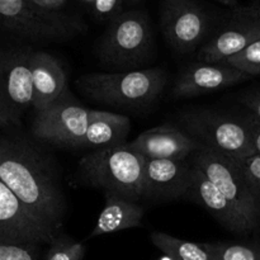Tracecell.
Returning a JSON list of instances; mask_svg holds the SVG:
<instances>
[{
    "label": "cell",
    "mask_w": 260,
    "mask_h": 260,
    "mask_svg": "<svg viewBox=\"0 0 260 260\" xmlns=\"http://www.w3.org/2000/svg\"><path fill=\"white\" fill-rule=\"evenodd\" d=\"M128 146L145 159H189L203 145L185 134L179 127L164 124L140 134Z\"/></svg>",
    "instance_id": "cell-15"
},
{
    "label": "cell",
    "mask_w": 260,
    "mask_h": 260,
    "mask_svg": "<svg viewBox=\"0 0 260 260\" xmlns=\"http://www.w3.org/2000/svg\"><path fill=\"white\" fill-rule=\"evenodd\" d=\"M190 170L189 159H146L144 197L162 201L185 198Z\"/></svg>",
    "instance_id": "cell-16"
},
{
    "label": "cell",
    "mask_w": 260,
    "mask_h": 260,
    "mask_svg": "<svg viewBox=\"0 0 260 260\" xmlns=\"http://www.w3.org/2000/svg\"><path fill=\"white\" fill-rule=\"evenodd\" d=\"M81 2L85 3V4H90L91 7H93V4H94V2H95V0H81Z\"/></svg>",
    "instance_id": "cell-32"
},
{
    "label": "cell",
    "mask_w": 260,
    "mask_h": 260,
    "mask_svg": "<svg viewBox=\"0 0 260 260\" xmlns=\"http://www.w3.org/2000/svg\"><path fill=\"white\" fill-rule=\"evenodd\" d=\"M58 234L60 230L33 215L0 180V243L45 245Z\"/></svg>",
    "instance_id": "cell-11"
},
{
    "label": "cell",
    "mask_w": 260,
    "mask_h": 260,
    "mask_svg": "<svg viewBox=\"0 0 260 260\" xmlns=\"http://www.w3.org/2000/svg\"><path fill=\"white\" fill-rule=\"evenodd\" d=\"M226 63L251 78L260 75V38L226 61Z\"/></svg>",
    "instance_id": "cell-23"
},
{
    "label": "cell",
    "mask_w": 260,
    "mask_h": 260,
    "mask_svg": "<svg viewBox=\"0 0 260 260\" xmlns=\"http://www.w3.org/2000/svg\"><path fill=\"white\" fill-rule=\"evenodd\" d=\"M179 128L212 151L234 160L255 155L245 119L210 109H192L179 116Z\"/></svg>",
    "instance_id": "cell-4"
},
{
    "label": "cell",
    "mask_w": 260,
    "mask_h": 260,
    "mask_svg": "<svg viewBox=\"0 0 260 260\" xmlns=\"http://www.w3.org/2000/svg\"><path fill=\"white\" fill-rule=\"evenodd\" d=\"M220 4L228 5V7H238V0H216Z\"/></svg>",
    "instance_id": "cell-31"
},
{
    "label": "cell",
    "mask_w": 260,
    "mask_h": 260,
    "mask_svg": "<svg viewBox=\"0 0 260 260\" xmlns=\"http://www.w3.org/2000/svg\"><path fill=\"white\" fill-rule=\"evenodd\" d=\"M104 196L106 203L89 238L119 233L142 225L145 212L141 206L135 201L113 193H104Z\"/></svg>",
    "instance_id": "cell-18"
},
{
    "label": "cell",
    "mask_w": 260,
    "mask_h": 260,
    "mask_svg": "<svg viewBox=\"0 0 260 260\" xmlns=\"http://www.w3.org/2000/svg\"><path fill=\"white\" fill-rule=\"evenodd\" d=\"M126 3H128V4H136V3L141 2V0H124Z\"/></svg>",
    "instance_id": "cell-33"
},
{
    "label": "cell",
    "mask_w": 260,
    "mask_h": 260,
    "mask_svg": "<svg viewBox=\"0 0 260 260\" xmlns=\"http://www.w3.org/2000/svg\"><path fill=\"white\" fill-rule=\"evenodd\" d=\"M124 0H95L93 4L94 14L98 19H113L121 14L119 10Z\"/></svg>",
    "instance_id": "cell-26"
},
{
    "label": "cell",
    "mask_w": 260,
    "mask_h": 260,
    "mask_svg": "<svg viewBox=\"0 0 260 260\" xmlns=\"http://www.w3.org/2000/svg\"><path fill=\"white\" fill-rule=\"evenodd\" d=\"M165 84L167 74L159 68L86 74L76 80L78 88L86 96L117 107L149 106L159 98Z\"/></svg>",
    "instance_id": "cell-3"
},
{
    "label": "cell",
    "mask_w": 260,
    "mask_h": 260,
    "mask_svg": "<svg viewBox=\"0 0 260 260\" xmlns=\"http://www.w3.org/2000/svg\"><path fill=\"white\" fill-rule=\"evenodd\" d=\"M29 48L0 51V127L15 124L33 103Z\"/></svg>",
    "instance_id": "cell-8"
},
{
    "label": "cell",
    "mask_w": 260,
    "mask_h": 260,
    "mask_svg": "<svg viewBox=\"0 0 260 260\" xmlns=\"http://www.w3.org/2000/svg\"><path fill=\"white\" fill-rule=\"evenodd\" d=\"M151 243L172 260H212L202 244L182 240L167 233H152Z\"/></svg>",
    "instance_id": "cell-20"
},
{
    "label": "cell",
    "mask_w": 260,
    "mask_h": 260,
    "mask_svg": "<svg viewBox=\"0 0 260 260\" xmlns=\"http://www.w3.org/2000/svg\"><path fill=\"white\" fill-rule=\"evenodd\" d=\"M235 19L216 33L200 48L197 60L202 62H226L260 38V20L236 9Z\"/></svg>",
    "instance_id": "cell-13"
},
{
    "label": "cell",
    "mask_w": 260,
    "mask_h": 260,
    "mask_svg": "<svg viewBox=\"0 0 260 260\" xmlns=\"http://www.w3.org/2000/svg\"><path fill=\"white\" fill-rule=\"evenodd\" d=\"M129 129L131 121L128 117L102 111V113L89 124L85 135L76 147L90 149V151H94L119 146L124 144Z\"/></svg>",
    "instance_id": "cell-19"
},
{
    "label": "cell",
    "mask_w": 260,
    "mask_h": 260,
    "mask_svg": "<svg viewBox=\"0 0 260 260\" xmlns=\"http://www.w3.org/2000/svg\"><path fill=\"white\" fill-rule=\"evenodd\" d=\"M185 198L202 206L223 228L228 229L231 233L249 234L253 231L251 226L246 222L238 208L193 162Z\"/></svg>",
    "instance_id": "cell-14"
},
{
    "label": "cell",
    "mask_w": 260,
    "mask_h": 260,
    "mask_svg": "<svg viewBox=\"0 0 260 260\" xmlns=\"http://www.w3.org/2000/svg\"><path fill=\"white\" fill-rule=\"evenodd\" d=\"M152 29L144 12L121 13L111 20L98 47L106 63L131 69L146 62L151 56Z\"/></svg>",
    "instance_id": "cell-6"
},
{
    "label": "cell",
    "mask_w": 260,
    "mask_h": 260,
    "mask_svg": "<svg viewBox=\"0 0 260 260\" xmlns=\"http://www.w3.org/2000/svg\"><path fill=\"white\" fill-rule=\"evenodd\" d=\"M240 103L248 109V117L260 122V88L251 89L243 94Z\"/></svg>",
    "instance_id": "cell-27"
},
{
    "label": "cell",
    "mask_w": 260,
    "mask_h": 260,
    "mask_svg": "<svg viewBox=\"0 0 260 260\" xmlns=\"http://www.w3.org/2000/svg\"><path fill=\"white\" fill-rule=\"evenodd\" d=\"M161 29L170 47L189 53L207 38L210 18L196 0H162Z\"/></svg>",
    "instance_id": "cell-10"
},
{
    "label": "cell",
    "mask_w": 260,
    "mask_h": 260,
    "mask_svg": "<svg viewBox=\"0 0 260 260\" xmlns=\"http://www.w3.org/2000/svg\"><path fill=\"white\" fill-rule=\"evenodd\" d=\"M0 260H46L42 245L0 243Z\"/></svg>",
    "instance_id": "cell-24"
},
{
    "label": "cell",
    "mask_w": 260,
    "mask_h": 260,
    "mask_svg": "<svg viewBox=\"0 0 260 260\" xmlns=\"http://www.w3.org/2000/svg\"><path fill=\"white\" fill-rule=\"evenodd\" d=\"M102 111L88 109L65 96L42 112H37L32 132L36 139L63 147H76L89 124Z\"/></svg>",
    "instance_id": "cell-9"
},
{
    "label": "cell",
    "mask_w": 260,
    "mask_h": 260,
    "mask_svg": "<svg viewBox=\"0 0 260 260\" xmlns=\"http://www.w3.org/2000/svg\"><path fill=\"white\" fill-rule=\"evenodd\" d=\"M239 9H240L243 13H245V14L250 15V17H254L260 20V5L254 8H239Z\"/></svg>",
    "instance_id": "cell-30"
},
{
    "label": "cell",
    "mask_w": 260,
    "mask_h": 260,
    "mask_svg": "<svg viewBox=\"0 0 260 260\" xmlns=\"http://www.w3.org/2000/svg\"><path fill=\"white\" fill-rule=\"evenodd\" d=\"M212 260H260V246L239 243H202Z\"/></svg>",
    "instance_id": "cell-21"
},
{
    "label": "cell",
    "mask_w": 260,
    "mask_h": 260,
    "mask_svg": "<svg viewBox=\"0 0 260 260\" xmlns=\"http://www.w3.org/2000/svg\"><path fill=\"white\" fill-rule=\"evenodd\" d=\"M145 164L146 159L141 154L123 144L88 152L79 167L93 187L136 202L144 197Z\"/></svg>",
    "instance_id": "cell-2"
},
{
    "label": "cell",
    "mask_w": 260,
    "mask_h": 260,
    "mask_svg": "<svg viewBox=\"0 0 260 260\" xmlns=\"http://www.w3.org/2000/svg\"><path fill=\"white\" fill-rule=\"evenodd\" d=\"M33 103L36 112H42L68 94L66 74L60 61L43 51H33L30 60Z\"/></svg>",
    "instance_id": "cell-17"
},
{
    "label": "cell",
    "mask_w": 260,
    "mask_h": 260,
    "mask_svg": "<svg viewBox=\"0 0 260 260\" xmlns=\"http://www.w3.org/2000/svg\"><path fill=\"white\" fill-rule=\"evenodd\" d=\"M0 25L32 41H68L86 29L81 18L43 9L32 0H0Z\"/></svg>",
    "instance_id": "cell-5"
},
{
    "label": "cell",
    "mask_w": 260,
    "mask_h": 260,
    "mask_svg": "<svg viewBox=\"0 0 260 260\" xmlns=\"http://www.w3.org/2000/svg\"><path fill=\"white\" fill-rule=\"evenodd\" d=\"M251 76L226 62H197L180 71L173 88L174 98H187L217 91L250 80Z\"/></svg>",
    "instance_id": "cell-12"
},
{
    "label": "cell",
    "mask_w": 260,
    "mask_h": 260,
    "mask_svg": "<svg viewBox=\"0 0 260 260\" xmlns=\"http://www.w3.org/2000/svg\"><path fill=\"white\" fill-rule=\"evenodd\" d=\"M36 5L47 10L53 12H61V8H63L66 0H32Z\"/></svg>",
    "instance_id": "cell-29"
},
{
    "label": "cell",
    "mask_w": 260,
    "mask_h": 260,
    "mask_svg": "<svg viewBox=\"0 0 260 260\" xmlns=\"http://www.w3.org/2000/svg\"><path fill=\"white\" fill-rule=\"evenodd\" d=\"M85 248L79 241L58 234L50 244L46 260H83Z\"/></svg>",
    "instance_id": "cell-22"
},
{
    "label": "cell",
    "mask_w": 260,
    "mask_h": 260,
    "mask_svg": "<svg viewBox=\"0 0 260 260\" xmlns=\"http://www.w3.org/2000/svg\"><path fill=\"white\" fill-rule=\"evenodd\" d=\"M0 180L33 215L61 230L65 198L37 150L20 140L0 139Z\"/></svg>",
    "instance_id": "cell-1"
},
{
    "label": "cell",
    "mask_w": 260,
    "mask_h": 260,
    "mask_svg": "<svg viewBox=\"0 0 260 260\" xmlns=\"http://www.w3.org/2000/svg\"><path fill=\"white\" fill-rule=\"evenodd\" d=\"M248 180L249 187L260 202V155L255 154L243 160H236Z\"/></svg>",
    "instance_id": "cell-25"
},
{
    "label": "cell",
    "mask_w": 260,
    "mask_h": 260,
    "mask_svg": "<svg viewBox=\"0 0 260 260\" xmlns=\"http://www.w3.org/2000/svg\"><path fill=\"white\" fill-rule=\"evenodd\" d=\"M246 126H248L249 131H250L251 140H253L254 149H255L256 154L260 155V122L256 119L250 118V117L246 116L245 118Z\"/></svg>",
    "instance_id": "cell-28"
},
{
    "label": "cell",
    "mask_w": 260,
    "mask_h": 260,
    "mask_svg": "<svg viewBox=\"0 0 260 260\" xmlns=\"http://www.w3.org/2000/svg\"><path fill=\"white\" fill-rule=\"evenodd\" d=\"M159 260H172V259H170V258H169V256L164 255V256H162V258H161V259H159Z\"/></svg>",
    "instance_id": "cell-34"
},
{
    "label": "cell",
    "mask_w": 260,
    "mask_h": 260,
    "mask_svg": "<svg viewBox=\"0 0 260 260\" xmlns=\"http://www.w3.org/2000/svg\"><path fill=\"white\" fill-rule=\"evenodd\" d=\"M189 159L238 208L251 229L255 230L260 223V202L249 187L239 162L207 147L196 151Z\"/></svg>",
    "instance_id": "cell-7"
}]
</instances>
